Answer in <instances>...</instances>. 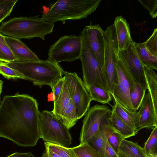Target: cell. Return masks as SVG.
Listing matches in <instances>:
<instances>
[{
    "mask_svg": "<svg viewBox=\"0 0 157 157\" xmlns=\"http://www.w3.org/2000/svg\"><path fill=\"white\" fill-rule=\"evenodd\" d=\"M40 114L33 97L18 93L4 96L0 104V137L20 146H35L41 138Z\"/></svg>",
    "mask_w": 157,
    "mask_h": 157,
    "instance_id": "cell-1",
    "label": "cell"
},
{
    "mask_svg": "<svg viewBox=\"0 0 157 157\" xmlns=\"http://www.w3.org/2000/svg\"><path fill=\"white\" fill-rule=\"evenodd\" d=\"M4 63L21 74L26 80L32 81L34 85L40 87L45 85L51 87L62 78L65 71L59 63L48 59Z\"/></svg>",
    "mask_w": 157,
    "mask_h": 157,
    "instance_id": "cell-2",
    "label": "cell"
},
{
    "mask_svg": "<svg viewBox=\"0 0 157 157\" xmlns=\"http://www.w3.org/2000/svg\"><path fill=\"white\" fill-rule=\"evenodd\" d=\"M101 2V0H59L51 3L41 17L51 23L60 21L64 24L67 20L86 18L96 10Z\"/></svg>",
    "mask_w": 157,
    "mask_h": 157,
    "instance_id": "cell-3",
    "label": "cell"
},
{
    "mask_svg": "<svg viewBox=\"0 0 157 157\" xmlns=\"http://www.w3.org/2000/svg\"><path fill=\"white\" fill-rule=\"evenodd\" d=\"M54 26L39 15L17 17L2 23L0 33L19 40L37 37L44 40L45 36L53 32Z\"/></svg>",
    "mask_w": 157,
    "mask_h": 157,
    "instance_id": "cell-4",
    "label": "cell"
},
{
    "mask_svg": "<svg viewBox=\"0 0 157 157\" xmlns=\"http://www.w3.org/2000/svg\"><path fill=\"white\" fill-rule=\"evenodd\" d=\"M79 36L81 42V51L79 59L82 63L83 82L87 90L91 85H96L110 93L102 69L90 49L87 33L85 27Z\"/></svg>",
    "mask_w": 157,
    "mask_h": 157,
    "instance_id": "cell-5",
    "label": "cell"
},
{
    "mask_svg": "<svg viewBox=\"0 0 157 157\" xmlns=\"http://www.w3.org/2000/svg\"><path fill=\"white\" fill-rule=\"evenodd\" d=\"M41 138L45 141L67 147L71 144L69 129L52 112L44 110L40 112Z\"/></svg>",
    "mask_w": 157,
    "mask_h": 157,
    "instance_id": "cell-6",
    "label": "cell"
},
{
    "mask_svg": "<svg viewBox=\"0 0 157 157\" xmlns=\"http://www.w3.org/2000/svg\"><path fill=\"white\" fill-rule=\"evenodd\" d=\"M105 52L102 71L110 94L117 83L116 63L119 59L118 45L113 24L108 26L104 32Z\"/></svg>",
    "mask_w": 157,
    "mask_h": 157,
    "instance_id": "cell-7",
    "label": "cell"
},
{
    "mask_svg": "<svg viewBox=\"0 0 157 157\" xmlns=\"http://www.w3.org/2000/svg\"><path fill=\"white\" fill-rule=\"evenodd\" d=\"M81 51L80 37L74 35H64L51 45L48 53V60L59 63L71 62L79 59Z\"/></svg>",
    "mask_w": 157,
    "mask_h": 157,
    "instance_id": "cell-8",
    "label": "cell"
},
{
    "mask_svg": "<svg viewBox=\"0 0 157 157\" xmlns=\"http://www.w3.org/2000/svg\"><path fill=\"white\" fill-rule=\"evenodd\" d=\"M117 79L112 97L121 106L133 112V108L129 97V90L135 82L125 62L120 57L116 63Z\"/></svg>",
    "mask_w": 157,
    "mask_h": 157,
    "instance_id": "cell-9",
    "label": "cell"
},
{
    "mask_svg": "<svg viewBox=\"0 0 157 157\" xmlns=\"http://www.w3.org/2000/svg\"><path fill=\"white\" fill-rule=\"evenodd\" d=\"M112 111L107 105L97 104L86 113L80 134V144L88 143L101 125L110 118Z\"/></svg>",
    "mask_w": 157,
    "mask_h": 157,
    "instance_id": "cell-10",
    "label": "cell"
},
{
    "mask_svg": "<svg viewBox=\"0 0 157 157\" xmlns=\"http://www.w3.org/2000/svg\"><path fill=\"white\" fill-rule=\"evenodd\" d=\"M70 80L71 98L76 110L78 120L85 115L92 101L83 81L75 72H66Z\"/></svg>",
    "mask_w": 157,
    "mask_h": 157,
    "instance_id": "cell-11",
    "label": "cell"
},
{
    "mask_svg": "<svg viewBox=\"0 0 157 157\" xmlns=\"http://www.w3.org/2000/svg\"><path fill=\"white\" fill-rule=\"evenodd\" d=\"M118 56L125 63L135 82L146 91L147 86L143 64L137 54L134 41L127 50L120 51Z\"/></svg>",
    "mask_w": 157,
    "mask_h": 157,
    "instance_id": "cell-12",
    "label": "cell"
},
{
    "mask_svg": "<svg viewBox=\"0 0 157 157\" xmlns=\"http://www.w3.org/2000/svg\"><path fill=\"white\" fill-rule=\"evenodd\" d=\"M90 47L93 54L102 69L103 67L105 52L104 31L99 24H91L86 26Z\"/></svg>",
    "mask_w": 157,
    "mask_h": 157,
    "instance_id": "cell-13",
    "label": "cell"
},
{
    "mask_svg": "<svg viewBox=\"0 0 157 157\" xmlns=\"http://www.w3.org/2000/svg\"><path fill=\"white\" fill-rule=\"evenodd\" d=\"M139 114V121L136 131V134L140 130L147 128L153 129L157 126V113L155 112L150 93L144 96Z\"/></svg>",
    "mask_w": 157,
    "mask_h": 157,
    "instance_id": "cell-14",
    "label": "cell"
},
{
    "mask_svg": "<svg viewBox=\"0 0 157 157\" xmlns=\"http://www.w3.org/2000/svg\"><path fill=\"white\" fill-rule=\"evenodd\" d=\"M5 39L7 46L16 59V61H36L41 60L20 40L8 36H5Z\"/></svg>",
    "mask_w": 157,
    "mask_h": 157,
    "instance_id": "cell-15",
    "label": "cell"
},
{
    "mask_svg": "<svg viewBox=\"0 0 157 157\" xmlns=\"http://www.w3.org/2000/svg\"><path fill=\"white\" fill-rule=\"evenodd\" d=\"M114 132L109 118L101 125L97 133L87 143L97 151L101 157H104L108 139Z\"/></svg>",
    "mask_w": 157,
    "mask_h": 157,
    "instance_id": "cell-16",
    "label": "cell"
},
{
    "mask_svg": "<svg viewBox=\"0 0 157 157\" xmlns=\"http://www.w3.org/2000/svg\"><path fill=\"white\" fill-rule=\"evenodd\" d=\"M118 45V52L128 49L133 42L130 32L129 24L121 16H117L114 23Z\"/></svg>",
    "mask_w": 157,
    "mask_h": 157,
    "instance_id": "cell-17",
    "label": "cell"
},
{
    "mask_svg": "<svg viewBox=\"0 0 157 157\" xmlns=\"http://www.w3.org/2000/svg\"><path fill=\"white\" fill-rule=\"evenodd\" d=\"M66 72L64 71V83L58 98L54 102V108L52 111L57 118L60 120L71 99L70 80Z\"/></svg>",
    "mask_w": 157,
    "mask_h": 157,
    "instance_id": "cell-18",
    "label": "cell"
},
{
    "mask_svg": "<svg viewBox=\"0 0 157 157\" xmlns=\"http://www.w3.org/2000/svg\"><path fill=\"white\" fill-rule=\"evenodd\" d=\"M115 104L111 105L112 110L128 125L133 129L136 133V127L139 121L138 112L129 111L121 106L117 102L114 100Z\"/></svg>",
    "mask_w": 157,
    "mask_h": 157,
    "instance_id": "cell-19",
    "label": "cell"
},
{
    "mask_svg": "<svg viewBox=\"0 0 157 157\" xmlns=\"http://www.w3.org/2000/svg\"><path fill=\"white\" fill-rule=\"evenodd\" d=\"M119 157H148L143 148L138 143L123 139L121 142L118 154Z\"/></svg>",
    "mask_w": 157,
    "mask_h": 157,
    "instance_id": "cell-20",
    "label": "cell"
},
{
    "mask_svg": "<svg viewBox=\"0 0 157 157\" xmlns=\"http://www.w3.org/2000/svg\"><path fill=\"white\" fill-rule=\"evenodd\" d=\"M134 44L138 56L143 65L157 70V56L153 55L146 47L145 42Z\"/></svg>",
    "mask_w": 157,
    "mask_h": 157,
    "instance_id": "cell-21",
    "label": "cell"
},
{
    "mask_svg": "<svg viewBox=\"0 0 157 157\" xmlns=\"http://www.w3.org/2000/svg\"><path fill=\"white\" fill-rule=\"evenodd\" d=\"M143 66L148 91L157 113V75L153 70L145 65Z\"/></svg>",
    "mask_w": 157,
    "mask_h": 157,
    "instance_id": "cell-22",
    "label": "cell"
},
{
    "mask_svg": "<svg viewBox=\"0 0 157 157\" xmlns=\"http://www.w3.org/2000/svg\"><path fill=\"white\" fill-rule=\"evenodd\" d=\"M110 118L114 131L121 135L124 139L134 136L135 131L121 120L113 110Z\"/></svg>",
    "mask_w": 157,
    "mask_h": 157,
    "instance_id": "cell-23",
    "label": "cell"
},
{
    "mask_svg": "<svg viewBox=\"0 0 157 157\" xmlns=\"http://www.w3.org/2000/svg\"><path fill=\"white\" fill-rule=\"evenodd\" d=\"M87 91L90 94L92 101L105 104H109L112 100V97L110 93L97 85H91Z\"/></svg>",
    "mask_w": 157,
    "mask_h": 157,
    "instance_id": "cell-24",
    "label": "cell"
},
{
    "mask_svg": "<svg viewBox=\"0 0 157 157\" xmlns=\"http://www.w3.org/2000/svg\"><path fill=\"white\" fill-rule=\"evenodd\" d=\"M145 91L136 82L130 89L129 94L130 101L136 112H137L141 106Z\"/></svg>",
    "mask_w": 157,
    "mask_h": 157,
    "instance_id": "cell-25",
    "label": "cell"
},
{
    "mask_svg": "<svg viewBox=\"0 0 157 157\" xmlns=\"http://www.w3.org/2000/svg\"><path fill=\"white\" fill-rule=\"evenodd\" d=\"M61 120L65 126L69 129L73 127L78 120L75 106L71 98Z\"/></svg>",
    "mask_w": 157,
    "mask_h": 157,
    "instance_id": "cell-26",
    "label": "cell"
},
{
    "mask_svg": "<svg viewBox=\"0 0 157 157\" xmlns=\"http://www.w3.org/2000/svg\"><path fill=\"white\" fill-rule=\"evenodd\" d=\"M143 149L147 157H157V126L153 128L144 144Z\"/></svg>",
    "mask_w": 157,
    "mask_h": 157,
    "instance_id": "cell-27",
    "label": "cell"
},
{
    "mask_svg": "<svg viewBox=\"0 0 157 157\" xmlns=\"http://www.w3.org/2000/svg\"><path fill=\"white\" fill-rule=\"evenodd\" d=\"M76 157H101L97 151L88 143L72 147Z\"/></svg>",
    "mask_w": 157,
    "mask_h": 157,
    "instance_id": "cell-28",
    "label": "cell"
},
{
    "mask_svg": "<svg viewBox=\"0 0 157 157\" xmlns=\"http://www.w3.org/2000/svg\"><path fill=\"white\" fill-rule=\"evenodd\" d=\"M46 149L58 154L61 157H76L72 147H68L53 143L45 142Z\"/></svg>",
    "mask_w": 157,
    "mask_h": 157,
    "instance_id": "cell-29",
    "label": "cell"
},
{
    "mask_svg": "<svg viewBox=\"0 0 157 157\" xmlns=\"http://www.w3.org/2000/svg\"><path fill=\"white\" fill-rule=\"evenodd\" d=\"M0 74L8 79L21 78L26 80L19 72L7 66L4 62L0 61Z\"/></svg>",
    "mask_w": 157,
    "mask_h": 157,
    "instance_id": "cell-30",
    "label": "cell"
},
{
    "mask_svg": "<svg viewBox=\"0 0 157 157\" xmlns=\"http://www.w3.org/2000/svg\"><path fill=\"white\" fill-rule=\"evenodd\" d=\"M17 60L8 46L0 42V61L9 62Z\"/></svg>",
    "mask_w": 157,
    "mask_h": 157,
    "instance_id": "cell-31",
    "label": "cell"
},
{
    "mask_svg": "<svg viewBox=\"0 0 157 157\" xmlns=\"http://www.w3.org/2000/svg\"><path fill=\"white\" fill-rule=\"evenodd\" d=\"M17 1V0H11L0 5V23L10 15Z\"/></svg>",
    "mask_w": 157,
    "mask_h": 157,
    "instance_id": "cell-32",
    "label": "cell"
},
{
    "mask_svg": "<svg viewBox=\"0 0 157 157\" xmlns=\"http://www.w3.org/2000/svg\"><path fill=\"white\" fill-rule=\"evenodd\" d=\"M146 47L152 54L157 56V29H154L149 38L145 41Z\"/></svg>",
    "mask_w": 157,
    "mask_h": 157,
    "instance_id": "cell-33",
    "label": "cell"
},
{
    "mask_svg": "<svg viewBox=\"0 0 157 157\" xmlns=\"http://www.w3.org/2000/svg\"><path fill=\"white\" fill-rule=\"evenodd\" d=\"M140 3L149 12L152 18L157 16V0H138Z\"/></svg>",
    "mask_w": 157,
    "mask_h": 157,
    "instance_id": "cell-34",
    "label": "cell"
},
{
    "mask_svg": "<svg viewBox=\"0 0 157 157\" xmlns=\"http://www.w3.org/2000/svg\"><path fill=\"white\" fill-rule=\"evenodd\" d=\"M123 139L121 135L114 132L110 136L108 140L109 144L118 155L120 146Z\"/></svg>",
    "mask_w": 157,
    "mask_h": 157,
    "instance_id": "cell-35",
    "label": "cell"
},
{
    "mask_svg": "<svg viewBox=\"0 0 157 157\" xmlns=\"http://www.w3.org/2000/svg\"><path fill=\"white\" fill-rule=\"evenodd\" d=\"M64 79L65 77L64 76L55 83L51 87L53 93L54 102L59 97L62 88Z\"/></svg>",
    "mask_w": 157,
    "mask_h": 157,
    "instance_id": "cell-36",
    "label": "cell"
},
{
    "mask_svg": "<svg viewBox=\"0 0 157 157\" xmlns=\"http://www.w3.org/2000/svg\"><path fill=\"white\" fill-rule=\"evenodd\" d=\"M104 157H119L108 142L106 147Z\"/></svg>",
    "mask_w": 157,
    "mask_h": 157,
    "instance_id": "cell-37",
    "label": "cell"
},
{
    "mask_svg": "<svg viewBox=\"0 0 157 157\" xmlns=\"http://www.w3.org/2000/svg\"><path fill=\"white\" fill-rule=\"evenodd\" d=\"M6 157H35L33 154L30 152L21 153L16 152L13 153Z\"/></svg>",
    "mask_w": 157,
    "mask_h": 157,
    "instance_id": "cell-38",
    "label": "cell"
},
{
    "mask_svg": "<svg viewBox=\"0 0 157 157\" xmlns=\"http://www.w3.org/2000/svg\"><path fill=\"white\" fill-rule=\"evenodd\" d=\"M42 157H61L58 154L48 149H46L42 155Z\"/></svg>",
    "mask_w": 157,
    "mask_h": 157,
    "instance_id": "cell-39",
    "label": "cell"
},
{
    "mask_svg": "<svg viewBox=\"0 0 157 157\" xmlns=\"http://www.w3.org/2000/svg\"><path fill=\"white\" fill-rule=\"evenodd\" d=\"M0 42L3 44L7 45L5 39V36L0 33Z\"/></svg>",
    "mask_w": 157,
    "mask_h": 157,
    "instance_id": "cell-40",
    "label": "cell"
},
{
    "mask_svg": "<svg viewBox=\"0 0 157 157\" xmlns=\"http://www.w3.org/2000/svg\"><path fill=\"white\" fill-rule=\"evenodd\" d=\"M3 81L1 80H0V104L1 103L0 102V95L1 93L2 92V85H3Z\"/></svg>",
    "mask_w": 157,
    "mask_h": 157,
    "instance_id": "cell-41",
    "label": "cell"
},
{
    "mask_svg": "<svg viewBox=\"0 0 157 157\" xmlns=\"http://www.w3.org/2000/svg\"><path fill=\"white\" fill-rule=\"evenodd\" d=\"M11 0H0V5L10 2Z\"/></svg>",
    "mask_w": 157,
    "mask_h": 157,
    "instance_id": "cell-42",
    "label": "cell"
}]
</instances>
